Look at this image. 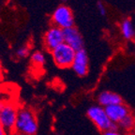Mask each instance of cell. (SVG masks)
<instances>
[{"instance_id": "cell-1", "label": "cell", "mask_w": 135, "mask_h": 135, "mask_svg": "<svg viewBox=\"0 0 135 135\" xmlns=\"http://www.w3.org/2000/svg\"><path fill=\"white\" fill-rule=\"evenodd\" d=\"M38 131V119L35 113L29 108H20L15 124V133L35 135Z\"/></svg>"}, {"instance_id": "cell-2", "label": "cell", "mask_w": 135, "mask_h": 135, "mask_svg": "<svg viewBox=\"0 0 135 135\" xmlns=\"http://www.w3.org/2000/svg\"><path fill=\"white\" fill-rule=\"evenodd\" d=\"M87 116L98 128V129L101 132L111 131V129H117L118 126L114 125L112 121L110 120L109 116L105 111V108L99 104L91 105L87 109Z\"/></svg>"}, {"instance_id": "cell-3", "label": "cell", "mask_w": 135, "mask_h": 135, "mask_svg": "<svg viewBox=\"0 0 135 135\" xmlns=\"http://www.w3.org/2000/svg\"><path fill=\"white\" fill-rule=\"evenodd\" d=\"M54 61L57 67L61 69L71 68L76 55V51L73 48L64 42L63 44L59 45L57 48L51 52Z\"/></svg>"}, {"instance_id": "cell-4", "label": "cell", "mask_w": 135, "mask_h": 135, "mask_svg": "<svg viewBox=\"0 0 135 135\" xmlns=\"http://www.w3.org/2000/svg\"><path fill=\"white\" fill-rule=\"evenodd\" d=\"M52 21L55 26L63 30L74 26V16L72 11L65 5H61L55 8L52 14Z\"/></svg>"}, {"instance_id": "cell-5", "label": "cell", "mask_w": 135, "mask_h": 135, "mask_svg": "<svg viewBox=\"0 0 135 135\" xmlns=\"http://www.w3.org/2000/svg\"><path fill=\"white\" fill-rule=\"evenodd\" d=\"M19 109L12 103L6 102L0 112V122L8 131L14 132Z\"/></svg>"}, {"instance_id": "cell-6", "label": "cell", "mask_w": 135, "mask_h": 135, "mask_svg": "<svg viewBox=\"0 0 135 135\" xmlns=\"http://www.w3.org/2000/svg\"><path fill=\"white\" fill-rule=\"evenodd\" d=\"M44 45L50 52L54 51L59 45L63 44L64 40V30L57 27L55 25L51 26L44 35Z\"/></svg>"}, {"instance_id": "cell-7", "label": "cell", "mask_w": 135, "mask_h": 135, "mask_svg": "<svg viewBox=\"0 0 135 135\" xmlns=\"http://www.w3.org/2000/svg\"><path fill=\"white\" fill-rule=\"evenodd\" d=\"M71 69L80 77H84L88 73L89 59L87 53L84 51V49L76 52L75 58L71 65Z\"/></svg>"}, {"instance_id": "cell-8", "label": "cell", "mask_w": 135, "mask_h": 135, "mask_svg": "<svg viewBox=\"0 0 135 135\" xmlns=\"http://www.w3.org/2000/svg\"><path fill=\"white\" fill-rule=\"evenodd\" d=\"M105 111L107 113L108 116H109L110 120L112 121L114 125H118L126 116L131 114L129 107L124 102L106 107Z\"/></svg>"}, {"instance_id": "cell-9", "label": "cell", "mask_w": 135, "mask_h": 135, "mask_svg": "<svg viewBox=\"0 0 135 135\" xmlns=\"http://www.w3.org/2000/svg\"><path fill=\"white\" fill-rule=\"evenodd\" d=\"M64 40L76 52L84 49V38L75 26L64 29Z\"/></svg>"}, {"instance_id": "cell-10", "label": "cell", "mask_w": 135, "mask_h": 135, "mask_svg": "<svg viewBox=\"0 0 135 135\" xmlns=\"http://www.w3.org/2000/svg\"><path fill=\"white\" fill-rule=\"evenodd\" d=\"M97 101L99 105L106 108L109 106L114 105V104L122 103L123 99L122 97L117 93L109 90H104L101 91L97 96Z\"/></svg>"}, {"instance_id": "cell-11", "label": "cell", "mask_w": 135, "mask_h": 135, "mask_svg": "<svg viewBox=\"0 0 135 135\" xmlns=\"http://www.w3.org/2000/svg\"><path fill=\"white\" fill-rule=\"evenodd\" d=\"M120 30L123 38L125 40H132L135 37V29L132 25V22L129 19H125L120 25Z\"/></svg>"}, {"instance_id": "cell-12", "label": "cell", "mask_w": 135, "mask_h": 135, "mask_svg": "<svg viewBox=\"0 0 135 135\" xmlns=\"http://www.w3.org/2000/svg\"><path fill=\"white\" fill-rule=\"evenodd\" d=\"M117 126L120 129H122L123 131H127V132H131V131H134L135 116L133 115L132 114H129V115L126 116Z\"/></svg>"}, {"instance_id": "cell-13", "label": "cell", "mask_w": 135, "mask_h": 135, "mask_svg": "<svg viewBox=\"0 0 135 135\" xmlns=\"http://www.w3.org/2000/svg\"><path fill=\"white\" fill-rule=\"evenodd\" d=\"M31 61L35 66H43L46 61L45 55L41 52H35L31 56Z\"/></svg>"}, {"instance_id": "cell-14", "label": "cell", "mask_w": 135, "mask_h": 135, "mask_svg": "<svg viewBox=\"0 0 135 135\" xmlns=\"http://www.w3.org/2000/svg\"><path fill=\"white\" fill-rule=\"evenodd\" d=\"M16 55L20 58H25L29 55V48L27 46H22L20 47L16 52Z\"/></svg>"}, {"instance_id": "cell-15", "label": "cell", "mask_w": 135, "mask_h": 135, "mask_svg": "<svg viewBox=\"0 0 135 135\" xmlns=\"http://www.w3.org/2000/svg\"><path fill=\"white\" fill-rule=\"evenodd\" d=\"M97 8H98V11H99V14H100L101 16H105V15L107 14V9H106V7L102 2L99 1V2H98V4H97Z\"/></svg>"}, {"instance_id": "cell-16", "label": "cell", "mask_w": 135, "mask_h": 135, "mask_svg": "<svg viewBox=\"0 0 135 135\" xmlns=\"http://www.w3.org/2000/svg\"><path fill=\"white\" fill-rule=\"evenodd\" d=\"M102 135H125L121 131H118V129H111V131L102 132Z\"/></svg>"}, {"instance_id": "cell-17", "label": "cell", "mask_w": 135, "mask_h": 135, "mask_svg": "<svg viewBox=\"0 0 135 135\" xmlns=\"http://www.w3.org/2000/svg\"><path fill=\"white\" fill-rule=\"evenodd\" d=\"M0 135H8V131L5 129L1 122H0Z\"/></svg>"}, {"instance_id": "cell-18", "label": "cell", "mask_w": 135, "mask_h": 135, "mask_svg": "<svg viewBox=\"0 0 135 135\" xmlns=\"http://www.w3.org/2000/svg\"><path fill=\"white\" fill-rule=\"evenodd\" d=\"M2 75H3V67H2V63L0 61V80L2 78Z\"/></svg>"}, {"instance_id": "cell-19", "label": "cell", "mask_w": 135, "mask_h": 135, "mask_svg": "<svg viewBox=\"0 0 135 135\" xmlns=\"http://www.w3.org/2000/svg\"><path fill=\"white\" fill-rule=\"evenodd\" d=\"M7 101L5 100H0V112H1V110H2V108L4 107V104L6 103Z\"/></svg>"}, {"instance_id": "cell-20", "label": "cell", "mask_w": 135, "mask_h": 135, "mask_svg": "<svg viewBox=\"0 0 135 135\" xmlns=\"http://www.w3.org/2000/svg\"><path fill=\"white\" fill-rule=\"evenodd\" d=\"M14 135H23V134H19V133H14Z\"/></svg>"}, {"instance_id": "cell-21", "label": "cell", "mask_w": 135, "mask_h": 135, "mask_svg": "<svg viewBox=\"0 0 135 135\" xmlns=\"http://www.w3.org/2000/svg\"><path fill=\"white\" fill-rule=\"evenodd\" d=\"M62 1H67V0H62Z\"/></svg>"}]
</instances>
